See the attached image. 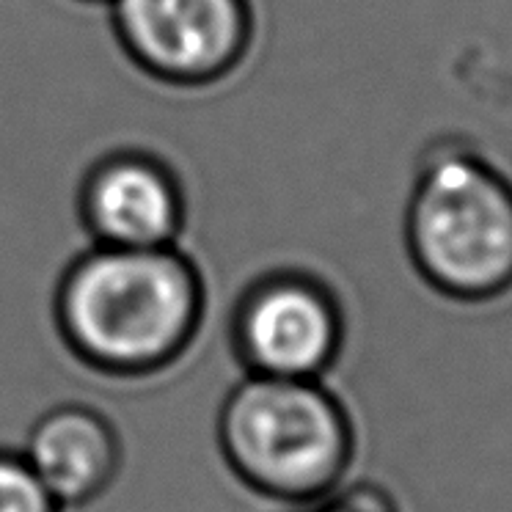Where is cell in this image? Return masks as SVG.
<instances>
[{
    "label": "cell",
    "mask_w": 512,
    "mask_h": 512,
    "mask_svg": "<svg viewBox=\"0 0 512 512\" xmlns=\"http://www.w3.org/2000/svg\"><path fill=\"white\" fill-rule=\"evenodd\" d=\"M408 251L446 298L496 301L512 290V182L471 144L427 149L405 215Z\"/></svg>",
    "instance_id": "cell-3"
},
{
    "label": "cell",
    "mask_w": 512,
    "mask_h": 512,
    "mask_svg": "<svg viewBox=\"0 0 512 512\" xmlns=\"http://www.w3.org/2000/svg\"><path fill=\"white\" fill-rule=\"evenodd\" d=\"M56 323L86 369L144 380L179 364L193 347L204 323V287L171 245H97L61 279Z\"/></svg>",
    "instance_id": "cell-1"
},
{
    "label": "cell",
    "mask_w": 512,
    "mask_h": 512,
    "mask_svg": "<svg viewBox=\"0 0 512 512\" xmlns=\"http://www.w3.org/2000/svg\"><path fill=\"white\" fill-rule=\"evenodd\" d=\"M215 441L245 490L292 510L347 482L358 452L350 408L312 378L245 375L223 397Z\"/></svg>",
    "instance_id": "cell-2"
},
{
    "label": "cell",
    "mask_w": 512,
    "mask_h": 512,
    "mask_svg": "<svg viewBox=\"0 0 512 512\" xmlns=\"http://www.w3.org/2000/svg\"><path fill=\"white\" fill-rule=\"evenodd\" d=\"M229 339L245 375L323 380L342 356L345 314L323 281L276 273L243 292Z\"/></svg>",
    "instance_id": "cell-4"
},
{
    "label": "cell",
    "mask_w": 512,
    "mask_h": 512,
    "mask_svg": "<svg viewBox=\"0 0 512 512\" xmlns=\"http://www.w3.org/2000/svg\"><path fill=\"white\" fill-rule=\"evenodd\" d=\"M80 210L94 240L111 248H168L185 221L174 174L141 152L105 157L86 177Z\"/></svg>",
    "instance_id": "cell-6"
},
{
    "label": "cell",
    "mask_w": 512,
    "mask_h": 512,
    "mask_svg": "<svg viewBox=\"0 0 512 512\" xmlns=\"http://www.w3.org/2000/svg\"><path fill=\"white\" fill-rule=\"evenodd\" d=\"M20 452L64 510H83L100 501L124 468L119 427L108 413L86 402H64L42 413Z\"/></svg>",
    "instance_id": "cell-7"
},
{
    "label": "cell",
    "mask_w": 512,
    "mask_h": 512,
    "mask_svg": "<svg viewBox=\"0 0 512 512\" xmlns=\"http://www.w3.org/2000/svg\"><path fill=\"white\" fill-rule=\"evenodd\" d=\"M0 512H67L36 479L20 449L0 446Z\"/></svg>",
    "instance_id": "cell-8"
},
{
    "label": "cell",
    "mask_w": 512,
    "mask_h": 512,
    "mask_svg": "<svg viewBox=\"0 0 512 512\" xmlns=\"http://www.w3.org/2000/svg\"><path fill=\"white\" fill-rule=\"evenodd\" d=\"M295 512H402L394 493L375 479L342 482L334 493H328L309 507Z\"/></svg>",
    "instance_id": "cell-9"
},
{
    "label": "cell",
    "mask_w": 512,
    "mask_h": 512,
    "mask_svg": "<svg viewBox=\"0 0 512 512\" xmlns=\"http://www.w3.org/2000/svg\"><path fill=\"white\" fill-rule=\"evenodd\" d=\"M124 50L166 83H210L245 56L248 0H113Z\"/></svg>",
    "instance_id": "cell-5"
}]
</instances>
